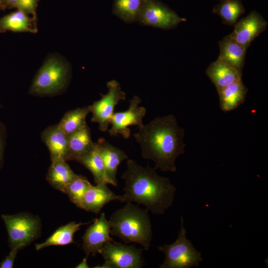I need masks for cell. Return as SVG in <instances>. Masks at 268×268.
<instances>
[{"label": "cell", "mask_w": 268, "mask_h": 268, "mask_svg": "<svg viewBox=\"0 0 268 268\" xmlns=\"http://www.w3.org/2000/svg\"><path fill=\"white\" fill-rule=\"evenodd\" d=\"M184 130L172 114L157 117L138 129L133 136L144 159L152 161L154 169L176 171L177 158L185 152Z\"/></svg>", "instance_id": "1"}, {"label": "cell", "mask_w": 268, "mask_h": 268, "mask_svg": "<svg viewBox=\"0 0 268 268\" xmlns=\"http://www.w3.org/2000/svg\"><path fill=\"white\" fill-rule=\"evenodd\" d=\"M212 12L217 14L224 24L232 26L245 12V8L241 0H226L214 6Z\"/></svg>", "instance_id": "24"}, {"label": "cell", "mask_w": 268, "mask_h": 268, "mask_svg": "<svg viewBox=\"0 0 268 268\" xmlns=\"http://www.w3.org/2000/svg\"><path fill=\"white\" fill-rule=\"evenodd\" d=\"M78 162L80 163L92 173L96 184H108L103 159L96 142L94 148Z\"/></svg>", "instance_id": "23"}, {"label": "cell", "mask_w": 268, "mask_h": 268, "mask_svg": "<svg viewBox=\"0 0 268 268\" xmlns=\"http://www.w3.org/2000/svg\"><path fill=\"white\" fill-rule=\"evenodd\" d=\"M158 249L165 255L160 268H190L199 266L203 261L201 253L186 237L183 217H181V228L176 240L171 244L159 246Z\"/></svg>", "instance_id": "5"}, {"label": "cell", "mask_w": 268, "mask_h": 268, "mask_svg": "<svg viewBox=\"0 0 268 268\" xmlns=\"http://www.w3.org/2000/svg\"><path fill=\"white\" fill-rule=\"evenodd\" d=\"M155 170L128 159L121 176L125 186L120 201L143 205L154 214H164L173 205L176 189L168 178L159 175Z\"/></svg>", "instance_id": "2"}, {"label": "cell", "mask_w": 268, "mask_h": 268, "mask_svg": "<svg viewBox=\"0 0 268 268\" xmlns=\"http://www.w3.org/2000/svg\"><path fill=\"white\" fill-rule=\"evenodd\" d=\"M233 32L229 35L246 49L268 26L267 21L256 11L237 21Z\"/></svg>", "instance_id": "12"}, {"label": "cell", "mask_w": 268, "mask_h": 268, "mask_svg": "<svg viewBox=\"0 0 268 268\" xmlns=\"http://www.w3.org/2000/svg\"><path fill=\"white\" fill-rule=\"evenodd\" d=\"M141 99L134 96L130 101L128 109L124 111L114 112L110 122L111 127L108 129L109 134L112 136H122L128 138L131 135L129 127L136 126L138 129L143 125V119L146 110L143 106H139Z\"/></svg>", "instance_id": "10"}, {"label": "cell", "mask_w": 268, "mask_h": 268, "mask_svg": "<svg viewBox=\"0 0 268 268\" xmlns=\"http://www.w3.org/2000/svg\"><path fill=\"white\" fill-rule=\"evenodd\" d=\"M219 55L218 58L242 72L247 49L237 42L229 34L219 42Z\"/></svg>", "instance_id": "16"}, {"label": "cell", "mask_w": 268, "mask_h": 268, "mask_svg": "<svg viewBox=\"0 0 268 268\" xmlns=\"http://www.w3.org/2000/svg\"><path fill=\"white\" fill-rule=\"evenodd\" d=\"M0 107H1V105H0Z\"/></svg>", "instance_id": "34"}, {"label": "cell", "mask_w": 268, "mask_h": 268, "mask_svg": "<svg viewBox=\"0 0 268 268\" xmlns=\"http://www.w3.org/2000/svg\"><path fill=\"white\" fill-rule=\"evenodd\" d=\"M19 250L16 248H11L9 254L0 262V268H12Z\"/></svg>", "instance_id": "29"}, {"label": "cell", "mask_w": 268, "mask_h": 268, "mask_svg": "<svg viewBox=\"0 0 268 268\" xmlns=\"http://www.w3.org/2000/svg\"><path fill=\"white\" fill-rule=\"evenodd\" d=\"M111 224L104 212L86 229L82 237V249L87 255L100 254L104 245L114 241L110 236Z\"/></svg>", "instance_id": "11"}, {"label": "cell", "mask_w": 268, "mask_h": 268, "mask_svg": "<svg viewBox=\"0 0 268 268\" xmlns=\"http://www.w3.org/2000/svg\"><path fill=\"white\" fill-rule=\"evenodd\" d=\"M70 71L68 64L62 58L50 55L36 74L29 94L46 96L61 92L68 82Z\"/></svg>", "instance_id": "4"}, {"label": "cell", "mask_w": 268, "mask_h": 268, "mask_svg": "<svg viewBox=\"0 0 268 268\" xmlns=\"http://www.w3.org/2000/svg\"><path fill=\"white\" fill-rule=\"evenodd\" d=\"M91 185L86 177L77 175L62 193L67 195L70 201L79 207L84 194Z\"/></svg>", "instance_id": "27"}, {"label": "cell", "mask_w": 268, "mask_h": 268, "mask_svg": "<svg viewBox=\"0 0 268 268\" xmlns=\"http://www.w3.org/2000/svg\"><path fill=\"white\" fill-rule=\"evenodd\" d=\"M89 113L88 106L68 111L65 113L58 125L68 135L87 125L86 119Z\"/></svg>", "instance_id": "25"}, {"label": "cell", "mask_w": 268, "mask_h": 268, "mask_svg": "<svg viewBox=\"0 0 268 268\" xmlns=\"http://www.w3.org/2000/svg\"><path fill=\"white\" fill-rule=\"evenodd\" d=\"M89 222H69L61 226L56 230L45 241L35 244V249L39 251L43 248L52 246H66L74 243L73 236L82 225Z\"/></svg>", "instance_id": "22"}, {"label": "cell", "mask_w": 268, "mask_h": 268, "mask_svg": "<svg viewBox=\"0 0 268 268\" xmlns=\"http://www.w3.org/2000/svg\"><path fill=\"white\" fill-rule=\"evenodd\" d=\"M205 73L215 85L217 92L237 81L242 80V72L218 58L207 67Z\"/></svg>", "instance_id": "17"}, {"label": "cell", "mask_w": 268, "mask_h": 268, "mask_svg": "<svg viewBox=\"0 0 268 268\" xmlns=\"http://www.w3.org/2000/svg\"><path fill=\"white\" fill-rule=\"evenodd\" d=\"M91 139L90 129L86 125L79 130L68 135L67 160L78 162L94 147Z\"/></svg>", "instance_id": "15"}, {"label": "cell", "mask_w": 268, "mask_h": 268, "mask_svg": "<svg viewBox=\"0 0 268 268\" xmlns=\"http://www.w3.org/2000/svg\"><path fill=\"white\" fill-rule=\"evenodd\" d=\"M142 251L133 245H127L114 240L104 245L100 254L108 268H140L145 264Z\"/></svg>", "instance_id": "8"}, {"label": "cell", "mask_w": 268, "mask_h": 268, "mask_svg": "<svg viewBox=\"0 0 268 268\" xmlns=\"http://www.w3.org/2000/svg\"><path fill=\"white\" fill-rule=\"evenodd\" d=\"M46 180L55 189L63 192L65 188L76 176L66 161L62 158L51 160Z\"/></svg>", "instance_id": "20"}, {"label": "cell", "mask_w": 268, "mask_h": 268, "mask_svg": "<svg viewBox=\"0 0 268 268\" xmlns=\"http://www.w3.org/2000/svg\"><path fill=\"white\" fill-rule=\"evenodd\" d=\"M96 143L103 160L108 183L117 187L118 166L122 161L128 159V156L124 151L103 138H99Z\"/></svg>", "instance_id": "13"}, {"label": "cell", "mask_w": 268, "mask_h": 268, "mask_svg": "<svg viewBox=\"0 0 268 268\" xmlns=\"http://www.w3.org/2000/svg\"><path fill=\"white\" fill-rule=\"evenodd\" d=\"M39 0H19L16 7L36 19V10Z\"/></svg>", "instance_id": "28"}, {"label": "cell", "mask_w": 268, "mask_h": 268, "mask_svg": "<svg viewBox=\"0 0 268 268\" xmlns=\"http://www.w3.org/2000/svg\"><path fill=\"white\" fill-rule=\"evenodd\" d=\"M186 21L174 11L157 0H144L137 21L141 25L169 29Z\"/></svg>", "instance_id": "9"}, {"label": "cell", "mask_w": 268, "mask_h": 268, "mask_svg": "<svg viewBox=\"0 0 268 268\" xmlns=\"http://www.w3.org/2000/svg\"><path fill=\"white\" fill-rule=\"evenodd\" d=\"M115 200L120 201V195L112 192L107 184L91 185L84 194L79 208L98 214L104 205Z\"/></svg>", "instance_id": "14"}, {"label": "cell", "mask_w": 268, "mask_h": 268, "mask_svg": "<svg viewBox=\"0 0 268 268\" xmlns=\"http://www.w3.org/2000/svg\"><path fill=\"white\" fill-rule=\"evenodd\" d=\"M247 92L242 80L221 89L217 92L220 109L225 112L236 109L244 103Z\"/></svg>", "instance_id": "19"}, {"label": "cell", "mask_w": 268, "mask_h": 268, "mask_svg": "<svg viewBox=\"0 0 268 268\" xmlns=\"http://www.w3.org/2000/svg\"><path fill=\"white\" fill-rule=\"evenodd\" d=\"M35 19L18 9L0 18V31L37 32Z\"/></svg>", "instance_id": "21"}, {"label": "cell", "mask_w": 268, "mask_h": 268, "mask_svg": "<svg viewBox=\"0 0 268 268\" xmlns=\"http://www.w3.org/2000/svg\"><path fill=\"white\" fill-rule=\"evenodd\" d=\"M87 258H84L82 259L81 262L76 266V268H88V265L87 262Z\"/></svg>", "instance_id": "32"}, {"label": "cell", "mask_w": 268, "mask_h": 268, "mask_svg": "<svg viewBox=\"0 0 268 268\" xmlns=\"http://www.w3.org/2000/svg\"><path fill=\"white\" fill-rule=\"evenodd\" d=\"M5 134L4 126L0 122V168L2 167L3 163Z\"/></svg>", "instance_id": "30"}, {"label": "cell", "mask_w": 268, "mask_h": 268, "mask_svg": "<svg viewBox=\"0 0 268 268\" xmlns=\"http://www.w3.org/2000/svg\"><path fill=\"white\" fill-rule=\"evenodd\" d=\"M220 0L221 1H222L226 0Z\"/></svg>", "instance_id": "33"}, {"label": "cell", "mask_w": 268, "mask_h": 268, "mask_svg": "<svg viewBox=\"0 0 268 268\" xmlns=\"http://www.w3.org/2000/svg\"><path fill=\"white\" fill-rule=\"evenodd\" d=\"M108 92L101 94V98L94 102L88 108L92 114L91 122L98 124L102 132L108 131V127L116 106L121 100L126 99V94L122 90L120 83L116 80L107 83Z\"/></svg>", "instance_id": "7"}, {"label": "cell", "mask_w": 268, "mask_h": 268, "mask_svg": "<svg viewBox=\"0 0 268 268\" xmlns=\"http://www.w3.org/2000/svg\"><path fill=\"white\" fill-rule=\"evenodd\" d=\"M41 138L47 146L51 159L62 158L66 161L68 146V135L58 124L51 126L41 134Z\"/></svg>", "instance_id": "18"}, {"label": "cell", "mask_w": 268, "mask_h": 268, "mask_svg": "<svg viewBox=\"0 0 268 268\" xmlns=\"http://www.w3.org/2000/svg\"><path fill=\"white\" fill-rule=\"evenodd\" d=\"M11 248H23L36 239L40 234L41 224L36 215L20 212L14 214H2Z\"/></svg>", "instance_id": "6"}, {"label": "cell", "mask_w": 268, "mask_h": 268, "mask_svg": "<svg viewBox=\"0 0 268 268\" xmlns=\"http://www.w3.org/2000/svg\"><path fill=\"white\" fill-rule=\"evenodd\" d=\"M143 1L144 0H114L113 13L126 23L136 22Z\"/></svg>", "instance_id": "26"}, {"label": "cell", "mask_w": 268, "mask_h": 268, "mask_svg": "<svg viewBox=\"0 0 268 268\" xmlns=\"http://www.w3.org/2000/svg\"><path fill=\"white\" fill-rule=\"evenodd\" d=\"M19 0H0V8L16 7Z\"/></svg>", "instance_id": "31"}, {"label": "cell", "mask_w": 268, "mask_h": 268, "mask_svg": "<svg viewBox=\"0 0 268 268\" xmlns=\"http://www.w3.org/2000/svg\"><path fill=\"white\" fill-rule=\"evenodd\" d=\"M112 236L125 244L135 243L148 250L152 239V225L147 209L127 202L112 213L109 219Z\"/></svg>", "instance_id": "3"}]
</instances>
